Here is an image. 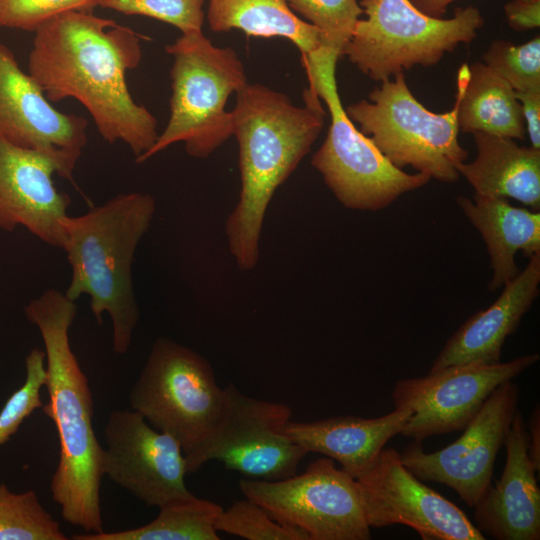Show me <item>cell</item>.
<instances>
[{
	"label": "cell",
	"mask_w": 540,
	"mask_h": 540,
	"mask_svg": "<svg viewBox=\"0 0 540 540\" xmlns=\"http://www.w3.org/2000/svg\"><path fill=\"white\" fill-rule=\"evenodd\" d=\"M290 9L321 34V47L341 56L363 15L357 0H286Z\"/></svg>",
	"instance_id": "4316f807"
},
{
	"label": "cell",
	"mask_w": 540,
	"mask_h": 540,
	"mask_svg": "<svg viewBox=\"0 0 540 540\" xmlns=\"http://www.w3.org/2000/svg\"><path fill=\"white\" fill-rule=\"evenodd\" d=\"M520 102L531 147L540 150V90L515 92Z\"/></svg>",
	"instance_id": "836d02e7"
},
{
	"label": "cell",
	"mask_w": 540,
	"mask_h": 540,
	"mask_svg": "<svg viewBox=\"0 0 540 540\" xmlns=\"http://www.w3.org/2000/svg\"><path fill=\"white\" fill-rule=\"evenodd\" d=\"M506 463L500 479L489 486L475 508L476 527L498 540L540 538V489L529 455V434L517 410L506 433Z\"/></svg>",
	"instance_id": "ac0fdd59"
},
{
	"label": "cell",
	"mask_w": 540,
	"mask_h": 540,
	"mask_svg": "<svg viewBox=\"0 0 540 540\" xmlns=\"http://www.w3.org/2000/svg\"><path fill=\"white\" fill-rule=\"evenodd\" d=\"M304 106H295L283 93L247 83L236 92L231 111L233 135L239 145L241 191L225 222L228 248L237 266L257 265L260 238L269 203L310 151L326 115L310 85Z\"/></svg>",
	"instance_id": "3957f363"
},
{
	"label": "cell",
	"mask_w": 540,
	"mask_h": 540,
	"mask_svg": "<svg viewBox=\"0 0 540 540\" xmlns=\"http://www.w3.org/2000/svg\"><path fill=\"white\" fill-rule=\"evenodd\" d=\"M529 434V455L539 472L540 470V410L537 406L530 415L526 425Z\"/></svg>",
	"instance_id": "e575fe53"
},
{
	"label": "cell",
	"mask_w": 540,
	"mask_h": 540,
	"mask_svg": "<svg viewBox=\"0 0 540 540\" xmlns=\"http://www.w3.org/2000/svg\"><path fill=\"white\" fill-rule=\"evenodd\" d=\"M359 19L341 55L362 73L383 81L416 65L437 64L460 43H470L484 26L481 11L457 7L449 19L419 11L409 0H360Z\"/></svg>",
	"instance_id": "52a82bcc"
},
{
	"label": "cell",
	"mask_w": 540,
	"mask_h": 540,
	"mask_svg": "<svg viewBox=\"0 0 540 540\" xmlns=\"http://www.w3.org/2000/svg\"><path fill=\"white\" fill-rule=\"evenodd\" d=\"M33 490L15 493L0 484V540H67Z\"/></svg>",
	"instance_id": "484cf974"
},
{
	"label": "cell",
	"mask_w": 540,
	"mask_h": 540,
	"mask_svg": "<svg viewBox=\"0 0 540 540\" xmlns=\"http://www.w3.org/2000/svg\"><path fill=\"white\" fill-rule=\"evenodd\" d=\"M87 126L84 117L56 110L0 43V138L50 154L74 171L87 144Z\"/></svg>",
	"instance_id": "e0dca14e"
},
{
	"label": "cell",
	"mask_w": 540,
	"mask_h": 540,
	"mask_svg": "<svg viewBox=\"0 0 540 540\" xmlns=\"http://www.w3.org/2000/svg\"><path fill=\"white\" fill-rule=\"evenodd\" d=\"M483 59L515 92L540 90L539 35L520 45L507 40H495Z\"/></svg>",
	"instance_id": "f1b7e54d"
},
{
	"label": "cell",
	"mask_w": 540,
	"mask_h": 540,
	"mask_svg": "<svg viewBox=\"0 0 540 540\" xmlns=\"http://www.w3.org/2000/svg\"><path fill=\"white\" fill-rule=\"evenodd\" d=\"M412 415L407 408L374 418L335 416L312 422L288 421L285 434L308 453L336 460L355 479L367 471L386 443L401 434Z\"/></svg>",
	"instance_id": "ffe728a7"
},
{
	"label": "cell",
	"mask_w": 540,
	"mask_h": 540,
	"mask_svg": "<svg viewBox=\"0 0 540 540\" xmlns=\"http://www.w3.org/2000/svg\"><path fill=\"white\" fill-rule=\"evenodd\" d=\"M455 102L462 132L525 140L522 108L515 91L485 63L462 64L457 74Z\"/></svg>",
	"instance_id": "603a6c76"
},
{
	"label": "cell",
	"mask_w": 540,
	"mask_h": 540,
	"mask_svg": "<svg viewBox=\"0 0 540 540\" xmlns=\"http://www.w3.org/2000/svg\"><path fill=\"white\" fill-rule=\"evenodd\" d=\"M207 21L214 32L238 29L253 37L286 38L302 58L322 48L319 30L296 15L286 0H209Z\"/></svg>",
	"instance_id": "cb8c5ba5"
},
{
	"label": "cell",
	"mask_w": 540,
	"mask_h": 540,
	"mask_svg": "<svg viewBox=\"0 0 540 540\" xmlns=\"http://www.w3.org/2000/svg\"><path fill=\"white\" fill-rule=\"evenodd\" d=\"M381 82L368 101L347 106L350 120L396 167L411 166L445 183L458 180L456 167L468 152L458 141L457 103L448 112L434 113L413 96L404 72Z\"/></svg>",
	"instance_id": "ba28073f"
},
{
	"label": "cell",
	"mask_w": 540,
	"mask_h": 540,
	"mask_svg": "<svg viewBox=\"0 0 540 540\" xmlns=\"http://www.w3.org/2000/svg\"><path fill=\"white\" fill-rule=\"evenodd\" d=\"M239 488L276 521L304 530L310 540L370 539L358 483L329 457L284 479H242Z\"/></svg>",
	"instance_id": "8fae6325"
},
{
	"label": "cell",
	"mask_w": 540,
	"mask_h": 540,
	"mask_svg": "<svg viewBox=\"0 0 540 540\" xmlns=\"http://www.w3.org/2000/svg\"><path fill=\"white\" fill-rule=\"evenodd\" d=\"M204 0H103L100 7L126 15L151 17L178 28L182 34L202 31Z\"/></svg>",
	"instance_id": "4dcf8cb0"
},
{
	"label": "cell",
	"mask_w": 540,
	"mask_h": 540,
	"mask_svg": "<svg viewBox=\"0 0 540 540\" xmlns=\"http://www.w3.org/2000/svg\"><path fill=\"white\" fill-rule=\"evenodd\" d=\"M356 481L370 528L403 524L423 540L485 539L459 507L410 472L394 448L384 447Z\"/></svg>",
	"instance_id": "5bb4252c"
},
{
	"label": "cell",
	"mask_w": 540,
	"mask_h": 540,
	"mask_svg": "<svg viewBox=\"0 0 540 540\" xmlns=\"http://www.w3.org/2000/svg\"><path fill=\"white\" fill-rule=\"evenodd\" d=\"M339 56L321 48L302 58L309 85L326 103L331 119L327 136L311 164L344 207L377 211L400 195L426 185L431 178L402 171L356 128L338 94L335 71Z\"/></svg>",
	"instance_id": "8992f818"
},
{
	"label": "cell",
	"mask_w": 540,
	"mask_h": 540,
	"mask_svg": "<svg viewBox=\"0 0 540 540\" xmlns=\"http://www.w3.org/2000/svg\"><path fill=\"white\" fill-rule=\"evenodd\" d=\"M34 32L28 74L46 98L79 101L103 140L125 143L138 162L159 136L156 118L134 101L126 82L147 37L85 11L58 14Z\"/></svg>",
	"instance_id": "6da1fadb"
},
{
	"label": "cell",
	"mask_w": 540,
	"mask_h": 540,
	"mask_svg": "<svg viewBox=\"0 0 540 540\" xmlns=\"http://www.w3.org/2000/svg\"><path fill=\"white\" fill-rule=\"evenodd\" d=\"M151 522L115 532L74 534L73 540H219L215 522L223 508L194 494L159 507Z\"/></svg>",
	"instance_id": "d4e9b609"
},
{
	"label": "cell",
	"mask_w": 540,
	"mask_h": 540,
	"mask_svg": "<svg viewBox=\"0 0 540 540\" xmlns=\"http://www.w3.org/2000/svg\"><path fill=\"white\" fill-rule=\"evenodd\" d=\"M518 401L519 389L512 380L500 384L455 442L427 453L415 440L400 453L403 465L420 480L447 485L474 507L491 485L495 459Z\"/></svg>",
	"instance_id": "4fadbf2b"
},
{
	"label": "cell",
	"mask_w": 540,
	"mask_h": 540,
	"mask_svg": "<svg viewBox=\"0 0 540 540\" xmlns=\"http://www.w3.org/2000/svg\"><path fill=\"white\" fill-rule=\"evenodd\" d=\"M170 70V118L143 163L170 145L183 142L188 155L206 158L233 135L228 97L247 82L245 68L231 47H217L202 31L182 34L165 46Z\"/></svg>",
	"instance_id": "5b68a950"
},
{
	"label": "cell",
	"mask_w": 540,
	"mask_h": 540,
	"mask_svg": "<svg viewBox=\"0 0 540 540\" xmlns=\"http://www.w3.org/2000/svg\"><path fill=\"white\" fill-rule=\"evenodd\" d=\"M224 398V387L203 356L159 337L130 390L129 404L152 427L172 436L186 456L211 431Z\"/></svg>",
	"instance_id": "9c48e42d"
},
{
	"label": "cell",
	"mask_w": 540,
	"mask_h": 540,
	"mask_svg": "<svg viewBox=\"0 0 540 540\" xmlns=\"http://www.w3.org/2000/svg\"><path fill=\"white\" fill-rule=\"evenodd\" d=\"M155 210L152 195L130 192L93 206L85 214L67 215L62 222V249L72 270L65 295L72 301L88 295L99 325L103 314H109L116 354L127 353L140 318L132 265Z\"/></svg>",
	"instance_id": "277c9868"
},
{
	"label": "cell",
	"mask_w": 540,
	"mask_h": 540,
	"mask_svg": "<svg viewBox=\"0 0 540 540\" xmlns=\"http://www.w3.org/2000/svg\"><path fill=\"white\" fill-rule=\"evenodd\" d=\"M215 528L247 540H310L304 530L276 521L267 510L246 497L223 509Z\"/></svg>",
	"instance_id": "83f0119b"
},
{
	"label": "cell",
	"mask_w": 540,
	"mask_h": 540,
	"mask_svg": "<svg viewBox=\"0 0 540 540\" xmlns=\"http://www.w3.org/2000/svg\"><path fill=\"white\" fill-rule=\"evenodd\" d=\"M538 360L539 354L533 353L508 362L449 366L397 381L391 393L394 407L412 411L401 434L423 441L463 430L495 388Z\"/></svg>",
	"instance_id": "7c38bea8"
},
{
	"label": "cell",
	"mask_w": 540,
	"mask_h": 540,
	"mask_svg": "<svg viewBox=\"0 0 540 540\" xmlns=\"http://www.w3.org/2000/svg\"><path fill=\"white\" fill-rule=\"evenodd\" d=\"M477 156L456 167L487 197L513 198L534 211L540 208V150L518 145L512 138L473 132Z\"/></svg>",
	"instance_id": "44dd1931"
},
{
	"label": "cell",
	"mask_w": 540,
	"mask_h": 540,
	"mask_svg": "<svg viewBox=\"0 0 540 540\" xmlns=\"http://www.w3.org/2000/svg\"><path fill=\"white\" fill-rule=\"evenodd\" d=\"M25 368L23 385L7 399L0 411V446L17 432L34 410L43 406L40 391L46 381L44 350L33 348L26 356Z\"/></svg>",
	"instance_id": "f546056e"
},
{
	"label": "cell",
	"mask_w": 540,
	"mask_h": 540,
	"mask_svg": "<svg viewBox=\"0 0 540 540\" xmlns=\"http://www.w3.org/2000/svg\"><path fill=\"white\" fill-rule=\"evenodd\" d=\"M25 315L39 329L44 343V387L49 400L42 411L54 423L60 445L50 482L51 497L66 522L87 533L102 532L104 448L93 429L94 405L88 379L69 340L77 305L65 293L50 288L26 305Z\"/></svg>",
	"instance_id": "7a4b0ae2"
},
{
	"label": "cell",
	"mask_w": 540,
	"mask_h": 540,
	"mask_svg": "<svg viewBox=\"0 0 540 540\" xmlns=\"http://www.w3.org/2000/svg\"><path fill=\"white\" fill-rule=\"evenodd\" d=\"M419 11L434 17L442 18L448 6L456 0H409Z\"/></svg>",
	"instance_id": "d590c367"
},
{
	"label": "cell",
	"mask_w": 540,
	"mask_h": 540,
	"mask_svg": "<svg viewBox=\"0 0 540 540\" xmlns=\"http://www.w3.org/2000/svg\"><path fill=\"white\" fill-rule=\"evenodd\" d=\"M458 206L481 234L491 260L494 291L518 273L515 255L527 257L540 253V214L538 211L512 206L506 198L475 194L473 199L456 198Z\"/></svg>",
	"instance_id": "7402d4cb"
},
{
	"label": "cell",
	"mask_w": 540,
	"mask_h": 540,
	"mask_svg": "<svg viewBox=\"0 0 540 540\" xmlns=\"http://www.w3.org/2000/svg\"><path fill=\"white\" fill-rule=\"evenodd\" d=\"M103 434V475L145 505L159 508L192 495L185 484L181 446L140 413L131 408L113 410Z\"/></svg>",
	"instance_id": "9a60e30c"
},
{
	"label": "cell",
	"mask_w": 540,
	"mask_h": 540,
	"mask_svg": "<svg viewBox=\"0 0 540 540\" xmlns=\"http://www.w3.org/2000/svg\"><path fill=\"white\" fill-rule=\"evenodd\" d=\"M103 0H0V27L35 31L68 11L90 12Z\"/></svg>",
	"instance_id": "1f68e13d"
},
{
	"label": "cell",
	"mask_w": 540,
	"mask_h": 540,
	"mask_svg": "<svg viewBox=\"0 0 540 540\" xmlns=\"http://www.w3.org/2000/svg\"><path fill=\"white\" fill-rule=\"evenodd\" d=\"M539 283L537 253L529 257L524 270L504 285L493 304L473 314L447 340L429 372L467 363L500 362L506 338L516 330L539 295Z\"/></svg>",
	"instance_id": "d6986e66"
},
{
	"label": "cell",
	"mask_w": 540,
	"mask_h": 540,
	"mask_svg": "<svg viewBox=\"0 0 540 540\" xmlns=\"http://www.w3.org/2000/svg\"><path fill=\"white\" fill-rule=\"evenodd\" d=\"M73 170L60 159L15 146L0 138V229L26 228L46 244L63 248L62 222L71 204L54 185L53 174L73 181Z\"/></svg>",
	"instance_id": "2e32d148"
},
{
	"label": "cell",
	"mask_w": 540,
	"mask_h": 540,
	"mask_svg": "<svg viewBox=\"0 0 540 540\" xmlns=\"http://www.w3.org/2000/svg\"><path fill=\"white\" fill-rule=\"evenodd\" d=\"M503 9L508 25L515 31L522 32L540 26V0H510Z\"/></svg>",
	"instance_id": "d6a6232c"
},
{
	"label": "cell",
	"mask_w": 540,
	"mask_h": 540,
	"mask_svg": "<svg viewBox=\"0 0 540 540\" xmlns=\"http://www.w3.org/2000/svg\"><path fill=\"white\" fill-rule=\"evenodd\" d=\"M224 391L216 423L184 456L187 474L214 460L249 479L274 481L295 475L308 452L284 432L292 417L291 407L248 396L233 383Z\"/></svg>",
	"instance_id": "30bf717a"
}]
</instances>
